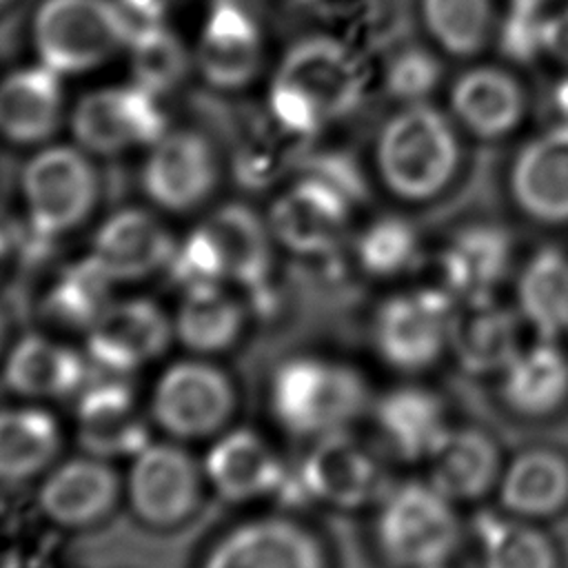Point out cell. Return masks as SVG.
<instances>
[{"label": "cell", "instance_id": "obj_41", "mask_svg": "<svg viewBox=\"0 0 568 568\" xmlns=\"http://www.w3.org/2000/svg\"><path fill=\"white\" fill-rule=\"evenodd\" d=\"M546 20L544 7L510 0L497 24L499 53L515 64H528L539 58L546 51Z\"/></svg>", "mask_w": 568, "mask_h": 568}, {"label": "cell", "instance_id": "obj_39", "mask_svg": "<svg viewBox=\"0 0 568 568\" xmlns=\"http://www.w3.org/2000/svg\"><path fill=\"white\" fill-rule=\"evenodd\" d=\"M135 84L151 93L173 89L186 73L189 60L180 38L162 22H144L129 38Z\"/></svg>", "mask_w": 568, "mask_h": 568}, {"label": "cell", "instance_id": "obj_49", "mask_svg": "<svg viewBox=\"0 0 568 568\" xmlns=\"http://www.w3.org/2000/svg\"><path fill=\"white\" fill-rule=\"evenodd\" d=\"M564 344H566V346H568V335H566V342H564Z\"/></svg>", "mask_w": 568, "mask_h": 568}, {"label": "cell", "instance_id": "obj_21", "mask_svg": "<svg viewBox=\"0 0 568 568\" xmlns=\"http://www.w3.org/2000/svg\"><path fill=\"white\" fill-rule=\"evenodd\" d=\"M73 135L84 151L113 155L164 135L155 93L131 87H111L84 95L73 109Z\"/></svg>", "mask_w": 568, "mask_h": 568}, {"label": "cell", "instance_id": "obj_13", "mask_svg": "<svg viewBox=\"0 0 568 568\" xmlns=\"http://www.w3.org/2000/svg\"><path fill=\"white\" fill-rule=\"evenodd\" d=\"M209 490L222 504L235 508L262 506L295 495L293 468L266 433L233 424L209 442L202 457Z\"/></svg>", "mask_w": 568, "mask_h": 568}, {"label": "cell", "instance_id": "obj_38", "mask_svg": "<svg viewBox=\"0 0 568 568\" xmlns=\"http://www.w3.org/2000/svg\"><path fill=\"white\" fill-rule=\"evenodd\" d=\"M419 13L437 47L455 58L479 53L495 22L493 0H419Z\"/></svg>", "mask_w": 568, "mask_h": 568}, {"label": "cell", "instance_id": "obj_31", "mask_svg": "<svg viewBox=\"0 0 568 568\" xmlns=\"http://www.w3.org/2000/svg\"><path fill=\"white\" fill-rule=\"evenodd\" d=\"M195 58L209 84L220 89L248 84L262 64V36L253 16L237 0H215Z\"/></svg>", "mask_w": 568, "mask_h": 568}, {"label": "cell", "instance_id": "obj_37", "mask_svg": "<svg viewBox=\"0 0 568 568\" xmlns=\"http://www.w3.org/2000/svg\"><path fill=\"white\" fill-rule=\"evenodd\" d=\"M424 246L415 224L402 215H379L351 240L348 262L375 282H397L422 264Z\"/></svg>", "mask_w": 568, "mask_h": 568}, {"label": "cell", "instance_id": "obj_33", "mask_svg": "<svg viewBox=\"0 0 568 568\" xmlns=\"http://www.w3.org/2000/svg\"><path fill=\"white\" fill-rule=\"evenodd\" d=\"M450 111L473 135L497 140L519 126L526 98L519 82L508 71L484 64L464 71L453 82Z\"/></svg>", "mask_w": 568, "mask_h": 568}, {"label": "cell", "instance_id": "obj_7", "mask_svg": "<svg viewBox=\"0 0 568 568\" xmlns=\"http://www.w3.org/2000/svg\"><path fill=\"white\" fill-rule=\"evenodd\" d=\"M209 495L202 459L189 444L169 437L151 439L126 459L122 506L142 530L155 535L186 530L202 515Z\"/></svg>", "mask_w": 568, "mask_h": 568}, {"label": "cell", "instance_id": "obj_12", "mask_svg": "<svg viewBox=\"0 0 568 568\" xmlns=\"http://www.w3.org/2000/svg\"><path fill=\"white\" fill-rule=\"evenodd\" d=\"M133 24L111 0H44L33 20L42 64L55 73L89 71L129 44Z\"/></svg>", "mask_w": 568, "mask_h": 568}, {"label": "cell", "instance_id": "obj_20", "mask_svg": "<svg viewBox=\"0 0 568 568\" xmlns=\"http://www.w3.org/2000/svg\"><path fill=\"white\" fill-rule=\"evenodd\" d=\"M89 357L60 335L29 331L11 339L0 359V382L18 399L49 404L75 399L89 382Z\"/></svg>", "mask_w": 568, "mask_h": 568}, {"label": "cell", "instance_id": "obj_14", "mask_svg": "<svg viewBox=\"0 0 568 568\" xmlns=\"http://www.w3.org/2000/svg\"><path fill=\"white\" fill-rule=\"evenodd\" d=\"M171 313L149 295L113 297L84 333L91 366L106 375L129 377L160 362L171 344Z\"/></svg>", "mask_w": 568, "mask_h": 568}, {"label": "cell", "instance_id": "obj_28", "mask_svg": "<svg viewBox=\"0 0 568 568\" xmlns=\"http://www.w3.org/2000/svg\"><path fill=\"white\" fill-rule=\"evenodd\" d=\"M504 464V453L490 430L453 424L426 459V479L457 506L477 504L497 490Z\"/></svg>", "mask_w": 568, "mask_h": 568}, {"label": "cell", "instance_id": "obj_32", "mask_svg": "<svg viewBox=\"0 0 568 568\" xmlns=\"http://www.w3.org/2000/svg\"><path fill=\"white\" fill-rule=\"evenodd\" d=\"M113 291L115 284L84 253L53 266L36 295V313L51 328L84 335L113 300Z\"/></svg>", "mask_w": 568, "mask_h": 568}, {"label": "cell", "instance_id": "obj_36", "mask_svg": "<svg viewBox=\"0 0 568 568\" xmlns=\"http://www.w3.org/2000/svg\"><path fill=\"white\" fill-rule=\"evenodd\" d=\"M479 568H561V552L552 535L530 519L484 515L475 524Z\"/></svg>", "mask_w": 568, "mask_h": 568}, {"label": "cell", "instance_id": "obj_42", "mask_svg": "<svg viewBox=\"0 0 568 568\" xmlns=\"http://www.w3.org/2000/svg\"><path fill=\"white\" fill-rule=\"evenodd\" d=\"M442 80L439 60L419 47L399 51L386 71V89L393 98L410 104L426 102Z\"/></svg>", "mask_w": 568, "mask_h": 568}, {"label": "cell", "instance_id": "obj_44", "mask_svg": "<svg viewBox=\"0 0 568 568\" xmlns=\"http://www.w3.org/2000/svg\"><path fill=\"white\" fill-rule=\"evenodd\" d=\"M126 13L142 18V22H162V18L178 4V0H120Z\"/></svg>", "mask_w": 568, "mask_h": 568}, {"label": "cell", "instance_id": "obj_43", "mask_svg": "<svg viewBox=\"0 0 568 568\" xmlns=\"http://www.w3.org/2000/svg\"><path fill=\"white\" fill-rule=\"evenodd\" d=\"M546 53L568 64V7L546 20Z\"/></svg>", "mask_w": 568, "mask_h": 568}, {"label": "cell", "instance_id": "obj_16", "mask_svg": "<svg viewBox=\"0 0 568 568\" xmlns=\"http://www.w3.org/2000/svg\"><path fill=\"white\" fill-rule=\"evenodd\" d=\"M153 430L146 402L126 377L87 382L73 399L71 435L82 453L109 462L131 459L153 439Z\"/></svg>", "mask_w": 568, "mask_h": 568}, {"label": "cell", "instance_id": "obj_17", "mask_svg": "<svg viewBox=\"0 0 568 568\" xmlns=\"http://www.w3.org/2000/svg\"><path fill=\"white\" fill-rule=\"evenodd\" d=\"M222 260L229 286L237 288L253 306L264 308L273 297L277 244L266 215L244 202H224L202 222Z\"/></svg>", "mask_w": 568, "mask_h": 568}, {"label": "cell", "instance_id": "obj_48", "mask_svg": "<svg viewBox=\"0 0 568 568\" xmlns=\"http://www.w3.org/2000/svg\"><path fill=\"white\" fill-rule=\"evenodd\" d=\"M513 2H528V4H539V7H544V4L550 2V0H513Z\"/></svg>", "mask_w": 568, "mask_h": 568}, {"label": "cell", "instance_id": "obj_24", "mask_svg": "<svg viewBox=\"0 0 568 568\" xmlns=\"http://www.w3.org/2000/svg\"><path fill=\"white\" fill-rule=\"evenodd\" d=\"M515 266L513 237L504 226L475 222L457 229L435 253V282L455 300L493 297Z\"/></svg>", "mask_w": 568, "mask_h": 568}, {"label": "cell", "instance_id": "obj_47", "mask_svg": "<svg viewBox=\"0 0 568 568\" xmlns=\"http://www.w3.org/2000/svg\"><path fill=\"white\" fill-rule=\"evenodd\" d=\"M9 344H11V322H9V315L0 308V359L7 353Z\"/></svg>", "mask_w": 568, "mask_h": 568}, {"label": "cell", "instance_id": "obj_26", "mask_svg": "<svg viewBox=\"0 0 568 568\" xmlns=\"http://www.w3.org/2000/svg\"><path fill=\"white\" fill-rule=\"evenodd\" d=\"M497 395L506 413L524 422H544L568 408V346L561 339L526 342L497 375Z\"/></svg>", "mask_w": 568, "mask_h": 568}, {"label": "cell", "instance_id": "obj_40", "mask_svg": "<svg viewBox=\"0 0 568 568\" xmlns=\"http://www.w3.org/2000/svg\"><path fill=\"white\" fill-rule=\"evenodd\" d=\"M166 277L180 293L229 284L215 244L202 224L178 240Z\"/></svg>", "mask_w": 568, "mask_h": 568}, {"label": "cell", "instance_id": "obj_11", "mask_svg": "<svg viewBox=\"0 0 568 568\" xmlns=\"http://www.w3.org/2000/svg\"><path fill=\"white\" fill-rule=\"evenodd\" d=\"M355 202L342 184L326 175L291 184L266 213L277 248L306 264L346 262V231Z\"/></svg>", "mask_w": 568, "mask_h": 568}, {"label": "cell", "instance_id": "obj_25", "mask_svg": "<svg viewBox=\"0 0 568 568\" xmlns=\"http://www.w3.org/2000/svg\"><path fill=\"white\" fill-rule=\"evenodd\" d=\"M526 324L513 304L493 297L455 304L448 357L466 375L497 377L526 344Z\"/></svg>", "mask_w": 568, "mask_h": 568}, {"label": "cell", "instance_id": "obj_51", "mask_svg": "<svg viewBox=\"0 0 568 568\" xmlns=\"http://www.w3.org/2000/svg\"><path fill=\"white\" fill-rule=\"evenodd\" d=\"M437 568H448V566H437Z\"/></svg>", "mask_w": 568, "mask_h": 568}, {"label": "cell", "instance_id": "obj_5", "mask_svg": "<svg viewBox=\"0 0 568 568\" xmlns=\"http://www.w3.org/2000/svg\"><path fill=\"white\" fill-rule=\"evenodd\" d=\"M462 146L450 120L426 102L393 113L375 144V166L384 189L408 204L439 197L455 180Z\"/></svg>", "mask_w": 568, "mask_h": 568}, {"label": "cell", "instance_id": "obj_4", "mask_svg": "<svg viewBox=\"0 0 568 568\" xmlns=\"http://www.w3.org/2000/svg\"><path fill=\"white\" fill-rule=\"evenodd\" d=\"M144 402L162 437L191 446L211 442L237 424L244 393L220 357L186 353L158 371Z\"/></svg>", "mask_w": 568, "mask_h": 568}, {"label": "cell", "instance_id": "obj_9", "mask_svg": "<svg viewBox=\"0 0 568 568\" xmlns=\"http://www.w3.org/2000/svg\"><path fill=\"white\" fill-rule=\"evenodd\" d=\"M293 481L300 499L333 513L371 510L393 484L382 455L353 428L306 442Z\"/></svg>", "mask_w": 568, "mask_h": 568}, {"label": "cell", "instance_id": "obj_1", "mask_svg": "<svg viewBox=\"0 0 568 568\" xmlns=\"http://www.w3.org/2000/svg\"><path fill=\"white\" fill-rule=\"evenodd\" d=\"M373 404L366 375L346 357L324 351L284 355L266 375L264 410L288 439L313 442L348 430Z\"/></svg>", "mask_w": 568, "mask_h": 568}, {"label": "cell", "instance_id": "obj_2", "mask_svg": "<svg viewBox=\"0 0 568 568\" xmlns=\"http://www.w3.org/2000/svg\"><path fill=\"white\" fill-rule=\"evenodd\" d=\"M186 568H339L331 532L288 504L237 508L193 544Z\"/></svg>", "mask_w": 568, "mask_h": 568}, {"label": "cell", "instance_id": "obj_22", "mask_svg": "<svg viewBox=\"0 0 568 568\" xmlns=\"http://www.w3.org/2000/svg\"><path fill=\"white\" fill-rule=\"evenodd\" d=\"M368 413L388 455L406 464H426L455 424L446 397L419 382H402L375 395Z\"/></svg>", "mask_w": 568, "mask_h": 568}, {"label": "cell", "instance_id": "obj_29", "mask_svg": "<svg viewBox=\"0 0 568 568\" xmlns=\"http://www.w3.org/2000/svg\"><path fill=\"white\" fill-rule=\"evenodd\" d=\"M499 510L544 524L568 510V453L528 446L506 459L497 484Z\"/></svg>", "mask_w": 568, "mask_h": 568}, {"label": "cell", "instance_id": "obj_3", "mask_svg": "<svg viewBox=\"0 0 568 568\" xmlns=\"http://www.w3.org/2000/svg\"><path fill=\"white\" fill-rule=\"evenodd\" d=\"M366 84L368 71L351 44L313 36L282 58L271 84V111L284 129L308 135L353 113Z\"/></svg>", "mask_w": 568, "mask_h": 568}, {"label": "cell", "instance_id": "obj_10", "mask_svg": "<svg viewBox=\"0 0 568 568\" xmlns=\"http://www.w3.org/2000/svg\"><path fill=\"white\" fill-rule=\"evenodd\" d=\"M20 200L36 240L60 242L91 220L100 202V178L82 151L51 146L24 164Z\"/></svg>", "mask_w": 568, "mask_h": 568}, {"label": "cell", "instance_id": "obj_6", "mask_svg": "<svg viewBox=\"0 0 568 568\" xmlns=\"http://www.w3.org/2000/svg\"><path fill=\"white\" fill-rule=\"evenodd\" d=\"M368 513L375 555L390 568L448 566L464 537L459 506L428 479L393 481Z\"/></svg>", "mask_w": 568, "mask_h": 568}, {"label": "cell", "instance_id": "obj_35", "mask_svg": "<svg viewBox=\"0 0 568 568\" xmlns=\"http://www.w3.org/2000/svg\"><path fill=\"white\" fill-rule=\"evenodd\" d=\"M60 73L49 67H29L0 82V135L16 144L47 140L60 124Z\"/></svg>", "mask_w": 568, "mask_h": 568}, {"label": "cell", "instance_id": "obj_27", "mask_svg": "<svg viewBox=\"0 0 568 568\" xmlns=\"http://www.w3.org/2000/svg\"><path fill=\"white\" fill-rule=\"evenodd\" d=\"M253 315L251 302L229 284L184 291L171 313L173 335L184 353L222 357L246 342Z\"/></svg>", "mask_w": 568, "mask_h": 568}, {"label": "cell", "instance_id": "obj_34", "mask_svg": "<svg viewBox=\"0 0 568 568\" xmlns=\"http://www.w3.org/2000/svg\"><path fill=\"white\" fill-rule=\"evenodd\" d=\"M521 322L535 337L568 335V251L541 246L515 271V302Z\"/></svg>", "mask_w": 568, "mask_h": 568}, {"label": "cell", "instance_id": "obj_8", "mask_svg": "<svg viewBox=\"0 0 568 568\" xmlns=\"http://www.w3.org/2000/svg\"><path fill=\"white\" fill-rule=\"evenodd\" d=\"M455 300L437 284H408L384 295L368 317L373 355L388 371L422 375L448 357Z\"/></svg>", "mask_w": 568, "mask_h": 568}, {"label": "cell", "instance_id": "obj_15", "mask_svg": "<svg viewBox=\"0 0 568 568\" xmlns=\"http://www.w3.org/2000/svg\"><path fill=\"white\" fill-rule=\"evenodd\" d=\"M122 506V473L115 462L75 453L60 457L36 488V513L62 532H89Z\"/></svg>", "mask_w": 568, "mask_h": 568}, {"label": "cell", "instance_id": "obj_19", "mask_svg": "<svg viewBox=\"0 0 568 568\" xmlns=\"http://www.w3.org/2000/svg\"><path fill=\"white\" fill-rule=\"evenodd\" d=\"M178 237L149 209L124 206L93 231L89 255L115 284H142L166 273Z\"/></svg>", "mask_w": 568, "mask_h": 568}, {"label": "cell", "instance_id": "obj_50", "mask_svg": "<svg viewBox=\"0 0 568 568\" xmlns=\"http://www.w3.org/2000/svg\"><path fill=\"white\" fill-rule=\"evenodd\" d=\"M4 2H7V0H0V7H2V4H4Z\"/></svg>", "mask_w": 568, "mask_h": 568}, {"label": "cell", "instance_id": "obj_30", "mask_svg": "<svg viewBox=\"0 0 568 568\" xmlns=\"http://www.w3.org/2000/svg\"><path fill=\"white\" fill-rule=\"evenodd\" d=\"M38 402L0 406V484L22 486L38 481L64 450V426L58 415Z\"/></svg>", "mask_w": 568, "mask_h": 568}, {"label": "cell", "instance_id": "obj_18", "mask_svg": "<svg viewBox=\"0 0 568 568\" xmlns=\"http://www.w3.org/2000/svg\"><path fill=\"white\" fill-rule=\"evenodd\" d=\"M220 180L211 142L195 131L164 133L151 144L140 182L146 200L164 211L184 215L204 206Z\"/></svg>", "mask_w": 568, "mask_h": 568}, {"label": "cell", "instance_id": "obj_46", "mask_svg": "<svg viewBox=\"0 0 568 568\" xmlns=\"http://www.w3.org/2000/svg\"><path fill=\"white\" fill-rule=\"evenodd\" d=\"M13 257H16V251H13V242H11V237H9V233L0 226V282L9 275V271H11V266L16 264L13 262Z\"/></svg>", "mask_w": 568, "mask_h": 568}, {"label": "cell", "instance_id": "obj_45", "mask_svg": "<svg viewBox=\"0 0 568 568\" xmlns=\"http://www.w3.org/2000/svg\"><path fill=\"white\" fill-rule=\"evenodd\" d=\"M550 106L559 122H568V75L557 80L550 91Z\"/></svg>", "mask_w": 568, "mask_h": 568}, {"label": "cell", "instance_id": "obj_23", "mask_svg": "<svg viewBox=\"0 0 568 568\" xmlns=\"http://www.w3.org/2000/svg\"><path fill=\"white\" fill-rule=\"evenodd\" d=\"M515 209L541 226H568V122L521 144L508 169Z\"/></svg>", "mask_w": 568, "mask_h": 568}]
</instances>
